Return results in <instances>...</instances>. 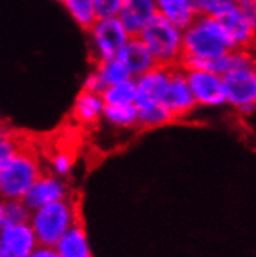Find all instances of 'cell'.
Segmentation results:
<instances>
[{"label":"cell","mask_w":256,"mask_h":257,"mask_svg":"<svg viewBox=\"0 0 256 257\" xmlns=\"http://www.w3.org/2000/svg\"><path fill=\"white\" fill-rule=\"evenodd\" d=\"M234 47L221 21L210 16H199L184 30V58L211 61L233 51Z\"/></svg>","instance_id":"cell-1"},{"label":"cell","mask_w":256,"mask_h":257,"mask_svg":"<svg viewBox=\"0 0 256 257\" xmlns=\"http://www.w3.org/2000/svg\"><path fill=\"white\" fill-rule=\"evenodd\" d=\"M42 174V164L38 154L28 146H22L16 155L7 161H0L2 197L24 200L27 192Z\"/></svg>","instance_id":"cell-2"},{"label":"cell","mask_w":256,"mask_h":257,"mask_svg":"<svg viewBox=\"0 0 256 257\" xmlns=\"http://www.w3.org/2000/svg\"><path fill=\"white\" fill-rule=\"evenodd\" d=\"M28 222L38 235L39 245L54 246L73 225L79 222L78 205L71 197H67L56 203L31 211Z\"/></svg>","instance_id":"cell-3"},{"label":"cell","mask_w":256,"mask_h":257,"mask_svg":"<svg viewBox=\"0 0 256 257\" xmlns=\"http://www.w3.org/2000/svg\"><path fill=\"white\" fill-rule=\"evenodd\" d=\"M138 38L149 48L152 56L160 67H180L184 59V30L157 16L146 27Z\"/></svg>","instance_id":"cell-4"},{"label":"cell","mask_w":256,"mask_h":257,"mask_svg":"<svg viewBox=\"0 0 256 257\" xmlns=\"http://www.w3.org/2000/svg\"><path fill=\"white\" fill-rule=\"evenodd\" d=\"M227 105L242 116L256 112V61L224 75Z\"/></svg>","instance_id":"cell-5"},{"label":"cell","mask_w":256,"mask_h":257,"mask_svg":"<svg viewBox=\"0 0 256 257\" xmlns=\"http://www.w3.org/2000/svg\"><path fill=\"white\" fill-rule=\"evenodd\" d=\"M90 54L94 62L118 58V54L129 42L132 36L127 33L118 17L111 19H98V22L89 31Z\"/></svg>","instance_id":"cell-6"},{"label":"cell","mask_w":256,"mask_h":257,"mask_svg":"<svg viewBox=\"0 0 256 257\" xmlns=\"http://www.w3.org/2000/svg\"><path fill=\"white\" fill-rule=\"evenodd\" d=\"M187 78L197 107L216 108L227 105L224 76L208 70H187Z\"/></svg>","instance_id":"cell-7"},{"label":"cell","mask_w":256,"mask_h":257,"mask_svg":"<svg viewBox=\"0 0 256 257\" xmlns=\"http://www.w3.org/2000/svg\"><path fill=\"white\" fill-rule=\"evenodd\" d=\"M161 104L169 110V113L174 116V119L187 118L196 110L197 102L188 84L185 68L182 67L173 68L171 79L166 87V91L163 95Z\"/></svg>","instance_id":"cell-8"},{"label":"cell","mask_w":256,"mask_h":257,"mask_svg":"<svg viewBox=\"0 0 256 257\" xmlns=\"http://www.w3.org/2000/svg\"><path fill=\"white\" fill-rule=\"evenodd\" d=\"M38 246V235L30 222L0 226V257H30Z\"/></svg>","instance_id":"cell-9"},{"label":"cell","mask_w":256,"mask_h":257,"mask_svg":"<svg viewBox=\"0 0 256 257\" xmlns=\"http://www.w3.org/2000/svg\"><path fill=\"white\" fill-rule=\"evenodd\" d=\"M68 195V186L62 177H58L51 172L42 174L38 181L31 186V189L24 197L25 205L34 211L42 206H48L56 203L59 200H64Z\"/></svg>","instance_id":"cell-10"},{"label":"cell","mask_w":256,"mask_h":257,"mask_svg":"<svg viewBox=\"0 0 256 257\" xmlns=\"http://www.w3.org/2000/svg\"><path fill=\"white\" fill-rule=\"evenodd\" d=\"M173 68L168 67H154L152 70L146 71L144 75L135 78L137 84V108L149 107L154 104H161L163 95L171 79Z\"/></svg>","instance_id":"cell-11"},{"label":"cell","mask_w":256,"mask_h":257,"mask_svg":"<svg viewBox=\"0 0 256 257\" xmlns=\"http://www.w3.org/2000/svg\"><path fill=\"white\" fill-rule=\"evenodd\" d=\"M217 19L224 25L234 50L253 51L256 48V30L234 4Z\"/></svg>","instance_id":"cell-12"},{"label":"cell","mask_w":256,"mask_h":257,"mask_svg":"<svg viewBox=\"0 0 256 257\" xmlns=\"http://www.w3.org/2000/svg\"><path fill=\"white\" fill-rule=\"evenodd\" d=\"M158 16L157 0H123L118 19L132 38L141 34Z\"/></svg>","instance_id":"cell-13"},{"label":"cell","mask_w":256,"mask_h":257,"mask_svg":"<svg viewBox=\"0 0 256 257\" xmlns=\"http://www.w3.org/2000/svg\"><path fill=\"white\" fill-rule=\"evenodd\" d=\"M106 102L103 95L82 90L78 93L71 108V118L79 125H95L104 118Z\"/></svg>","instance_id":"cell-14"},{"label":"cell","mask_w":256,"mask_h":257,"mask_svg":"<svg viewBox=\"0 0 256 257\" xmlns=\"http://www.w3.org/2000/svg\"><path fill=\"white\" fill-rule=\"evenodd\" d=\"M118 58L124 62L127 70L131 71L134 79L144 75L146 71L152 70L154 67H157V62L152 56V53L144 45V42L138 36L129 39V42L124 45V48L118 54Z\"/></svg>","instance_id":"cell-15"},{"label":"cell","mask_w":256,"mask_h":257,"mask_svg":"<svg viewBox=\"0 0 256 257\" xmlns=\"http://www.w3.org/2000/svg\"><path fill=\"white\" fill-rule=\"evenodd\" d=\"M158 16L173 22L179 28H188L197 17V0H157Z\"/></svg>","instance_id":"cell-16"},{"label":"cell","mask_w":256,"mask_h":257,"mask_svg":"<svg viewBox=\"0 0 256 257\" xmlns=\"http://www.w3.org/2000/svg\"><path fill=\"white\" fill-rule=\"evenodd\" d=\"M59 257H92L87 231L81 222L73 225L54 245Z\"/></svg>","instance_id":"cell-17"},{"label":"cell","mask_w":256,"mask_h":257,"mask_svg":"<svg viewBox=\"0 0 256 257\" xmlns=\"http://www.w3.org/2000/svg\"><path fill=\"white\" fill-rule=\"evenodd\" d=\"M62 5L73 22L86 31H89L100 19L94 0H64Z\"/></svg>","instance_id":"cell-18"},{"label":"cell","mask_w":256,"mask_h":257,"mask_svg":"<svg viewBox=\"0 0 256 257\" xmlns=\"http://www.w3.org/2000/svg\"><path fill=\"white\" fill-rule=\"evenodd\" d=\"M103 119L115 128H132L138 125V108L135 104L106 105Z\"/></svg>","instance_id":"cell-19"},{"label":"cell","mask_w":256,"mask_h":257,"mask_svg":"<svg viewBox=\"0 0 256 257\" xmlns=\"http://www.w3.org/2000/svg\"><path fill=\"white\" fill-rule=\"evenodd\" d=\"M106 105H126L135 104L137 99V84L135 79H127L114 85H109L103 93Z\"/></svg>","instance_id":"cell-20"},{"label":"cell","mask_w":256,"mask_h":257,"mask_svg":"<svg viewBox=\"0 0 256 257\" xmlns=\"http://www.w3.org/2000/svg\"><path fill=\"white\" fill-rule=\"evenodd\" d=\"M95 70L98 71V75L101 76V79L104 81L107 87L127 81V79H132L131 71L127 70V67L120 58H112V59L97 62Z\"/></svg>","instance_id":"cell-21"},{"label":"cell","mask_w":256,"mask_h":257,"mask_svg":"<svg viewBox=\"0 0 256 257\" xmlns=\"http://www.w3.org/2000/svg\"><path fill=\"white\" fill-rule=\"evenodd\" d=\"M30 215L31 209L25 205L24 200L4 198L2 205H0V226L28 222Z\"/></svg>","instance_id":"cell-22"},{"label":"cell","mask_w":256,"mask_h":257,"mask_svg":"<svg viewBox=\"0 0 256 257\" xmlns=\"http://www.w3.org/2000/svg\"><path fill=\"white\" fill-rule=\"evenodd\" d=\"M174 121V116L163 104H154L138 108V125L144 128H154L166 125Z\"/></svg>","instance_id":"cell-23"},{"label":"cell","mask_w":256,"mask_h":257,"mask_svg":"<svg viewBox=\"0 0 256 257\" xmlns=\"http://www.w3.org/2000/svg\"><path fill=\"white\" fill-rule=\"evenodd\" d=\"M48 166H50V172L58 175V177H67L71 171L73 166H75V158L68 151H56L48 160Z\"/></svg>","instance_id":"cell-24"},{"label":"cell","mask_w":256,"mask_h":257,"mask_svg":"<svg viewBox=\"0 0 256 257\" xmlns=\"http://www.w3.org/2000/svg\"><path fill=\"white\" fill-rule=\"evenodd\" d=\"M233 4L234 2H227V0H197V11L199 16H210L217 19Z\"/></svg>","instance_id":"cell-25"},{"label":"cell","mask_w":256,"mask_h":257,"mask_svg":"<svg viewBox=\"0 0 256 257\" xmlns=\"http://www.w3.org/2000/svg\"><path fill=\"white\" fill-rule=\"evenodd\" d=\"M94 4L100 19H111V17H118L123 0H94Z\"/></svg>","instance_id":"cell-26"},{"label":"cell","mask_w":256,"mask_h":257,"mask_svg":"<svg viewBox=\"0 0 256 257\" xmlns=\"http://www.w3.org/2000/svg\"><path fill=\"white\" fill-rule=\"evenodd\" d=\"M22 148V144L19 143L13 134H7L4 131L2 134V140H0V161H7L8 158H11L13 155H16L19 152V149Z\"/></svg>","instance_id":"cell-27"},{"label":"cell","mask_w":256,"mask_h":257,"mask_svg":"<svg viewBox=\"0 0 256 257\" xmlns=\"http://www.w3.org/2000/svg\"><path fill=\"white\" fill-rule=\"evenodd\" d=\"M106 88H107V85L104 84V81L101 79V76L98 75V71L95 68L90 71L89 75L84 78V81H82V90L92 91V93L103 95Z\"/></svg>","instance_id":"cell-28"},{"label":"cell","mask_w":256,"mask_h":257,"mask_svg":"<svg viewBox=\"0 0 256 257\" xmlns=\"http://www.w3.org/2000/svg\"><path fill=\"white\" fill-rule=\"evenodd\" d=\"M234 5L256 30V0H234Z\"/></svg>","instance_id":"cell-29"},{"label":"cell","mask_w":256,"mask_h":257,"mask_svg":"<svg viewBox=\"0 0 256 257\" xmlns=\"http://www.w3.org/2000/svg\"><path fill=\"white\" fill-rule=\"evenodd\" d=\"M30 257H59V254L54 249V246H45V245H39L33 251V254Z\"/></svg>","instance_id":"cell-30"},{"label":"cell","mask_w":256,"mask_h":257,"mask_svg":"<svg viewBox=\"0 0 256 257\" xmlns=\"http://www.w3.org/2000/svg\"><path fill=\"white\" fill-rule=\"evenodd\" d=\"M227 2H234V0H227Z\"/></svg>","instance_id":"cell-31"},{"label":"cell","mask_w":256,"mask_h":257,"mask_svg":"<svg viewBox=\"0 0 256 257\" xmlns=\"http://www.w3.org/2000/svg\"><path fill=\"white\" fill-rule=\"evenodd\" d=\"M58 2H61V4H62V2H64V0H58Z\"/></svg>","instance_id":"cell-32"},{"label":"cell","mask_w":256,"mask_h":257,"mask_svg":"<svg viewBox=\"0 0 256 257\" xmlns=\"http://www.w3.org/2000/svg\"><path fill=\"white\" fill-rule=\"evenodd\" d=\"M8 257H16V255H8Z\"/></svg>","instance_id":"cell-33"}]
</instances>
